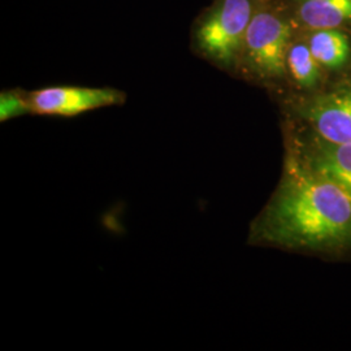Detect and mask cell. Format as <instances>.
Instances as JSON below:
<instances>
[{"mask_svg": "<svg viewBox=\"0 0 351 351\" xmlns=\"http://www.w3.org/2000/svg\"><path fill=\"white\" fill-rule=\"evenodd\" d=\"M32 112L72 117L81 113L120 104L124 94L113 88L53 86L33 91L27 95Z\"/></svg>", "mask_w": 351, "mask_h": 351, "instance_id": "6", "label": "cell"}, {"mask_svg": "<svg viewBox=\"0 0 351 351\" xmlns=\"http://www.w3.org/2000/svg\"><path fill=\"white\" fill-rule=\"evenodd\" d=\"M289 16L298 33L339 29L351 33V0H287Z\"/></svg>", "mask_w": 351, "mask_h": 351, "instance_id": "7", "label": "cell"}, {"mask_svg": "<svg viewBox=\"0 0 351 351\" xmlns=\"http://www.w3.org/2000/svg\"><path fill=\"white\" fill-rule=\"evenodd\" d=\"M287 150L351 194V143H335L287 125Z\"/></svg>", "mask_w": 351, "mask_h": 351, "instance_id": "5", "label": "cell"}, {"mask_svg": "<svg viewBox=\"0 0 351 351\" xmlns=\"http://www.w3.org/2000/svg\"><path fill=\"white\" fill-rule=\"evenodd\" d=\"M315 59L330 77L351 69V33L339 29H319L303 33Z\"/></svg>", "mask_w": 351, "mask_h": 351, "instance_id": "9", "label": "cell"}, {"mask_svg": "<svg viewBox=\"0 0 351 351\" xmlns=\"http://www.w3.org/2000/svg\"><path fill=\"white\" fill-rule=\"evenodd\" d=\"M287 95H308L320 90L329 75L315 59L303 33L295 32L289 43L285 59Z\"/></svg>", "mask_w": 351, "mask_h": 351, "instance_id": "8", "label": "cell"}, {"mask_svg": "<svg viewBox=\"0 0 351 351\" xmlns=\"http://www.w3.org/2000/svg\"><path fill=\"white\" fill-rule=\"evenodd\" d=\"M262 0H215L194 27L202 53L226 69L239 71L245 38Z\"/></svg>", "mask_w": 351, "mask_h": 351, "instance_id": "4", "label": "cell"}, {"mask_svg": "<svg viewBox=\"0 0 351 351\" xmlns=\"http://www.w3.org/2000/svg\"><path fill=\"white\" fill-rule=\"evenodd\" d=\"M32 112L29 98L16 91L3 93L0 98V120L5 121L13 117Z\"/></svg>", "mask_w": 351, "mask_h": 351, "instance_id": "10", "label": "cell"}, {"mask_svg": "<svg viewBox=\"0 0 351 351\" xmlns=\"http://www.w3.org/2000/svg\"><path fill=\"white\" fill-rule=\"evenodd\" d=\"M250 239L326 259L351 258V194L287 150L281 181Z\"/></svg>", "mask_w": 351, "mask_h": 351, "instance_id": "1", "label": "cell"}, {"mask_svg": "<svg viewBox=\"0 0 351 351\" xmlns=\"http://www.w3.org/2000/svg\"><path fill=\"white\" fill-rule=\"evenodd\" d=\"M294 33L287 0H262L246 33L239 72L264 85L287 88L285 59Z\"/></svg>", "mask_w": 351, "mask_h": 351, "instance_id": "2", "label": "cell"}, {"mask_svg": "<svg viewBox=\"0 0 351 351\" xmlns=\"http://www.w3.org/2000/svg\"><path fill=\"white\" fill-rule=\"evenodd\" d=\"M287 125L335 143H351V69L308 95H287Z\"/></svg>", "mask_w": 351, "mask_h": 351, "instance_id": "3", "label": "cell"}]
</instances>
